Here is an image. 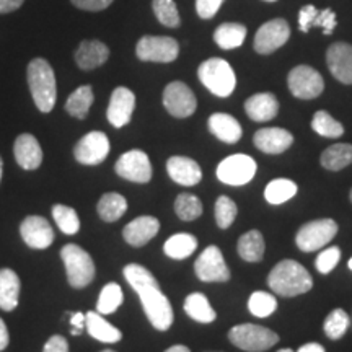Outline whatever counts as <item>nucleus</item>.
<instances>
[{
  "label": "nucleus",
  "mask_w": 352,
  "mask_h": 352,
  "mask_svg": "<svg viewBox=\"0 0 352 352\" xmlns=\"http://www.w3.org/2000/svg\"><path fill=\"white\" fill-rule=\"evenodd\" d=\"M122 272L127 283L139 296L145 316L151 321L152 327L158 331L170 329L175 318L173 308L168 297L160 290L155 276L140 264H127Z\"/></svg>",
  "instance_id": "f257e3e1"
},
{
  "label": "nucleus",
  "mask_w": 352,
  "mask_h": 352,
  "mask_svg": "<svg viewBox=\"0 0 352 352\" xmlns=\"http://www.w3.org/2000/svg\"><path fill=\"white\" fill-rule=\"evenodd\" d=\"M267 285L280 297H297L311 290L314 279L300 263L294 259H283L271 270Z\"/></svg>",
  "instance_id": "f03ea898"
},
{
  "label": "nucleus",
  "mask_w": 352,
  "mask_h": 352,
  "mask_svg": "<svg viewBox=\"0 0 352 352\" xmlns=\"http://www.w3.org/2000/svg\"><path fill=\"white\" fill-rule=\"evenodd\" d=\"M26 76L34 104L41 113H51L57 100L56 76L51 64L43 57H36L30 63Z\"/></svg>",
  "instance_id": "7ed1b4c3"
},
{
  "label": "nucleus",
  "mask_w": 352,
  "mask_h": 352,
  "mask_svg": "<svg viewBox=\"0 0 352 352\" xmlns=\"http://www.w3.org/2000/svg\"><path fill=\"white\" fill-rule=\"evenodd\" d=\"M197 77L210 94L220 96V98L230 96L236 87V76L232 65L220 57L204 60L197 69Z\"/></svg>",
  "instance_id": "20e7f679"
},
{
  "label": "nucleus",
  "mask_w": 352,
  "mask_h": 352,
  "mask_svg": "<svg viewBox=\"0 0 352 352\" xmlns=\"http://www.w3.org/2000/svg\"><path fill=\"white\" fill-rule=\"evenodd\" d=\"M228 340L233 346L246 352H264L279 342L277 333L266 327L253 323H243L233 327L228 331Z\"/></svg>",
  "instance_id": "39448f33"
},
{
  "label": "nucleus",
  "mask_w": 352,
  "mask_h": 352,
  "mask_svg": "<svg viewBox=\"0 0 352 352\" xmlns=\"http://www.w3.org/2000/svg\"><path fill=\"white\" fill-rule=\"evenodd\" d=\"M60 258L65 264L67 280L74 289H83L94 280L95 264L90 254L82 246L69 243L60 250Z\"/></svg>",
  "instance_id": "423d86ee"
},
{
  "label": "nucleus",
  "mask_w": 352,
  "mask_h": 352,
  "mask_svg": "<svg viewBox=\"0 0 352 352\" xmlns=\"http://www.w3.org/2000/svg\"><path fill=\"white\" fill-rule=\"evenodd\" d=\"M338 223L333 219H318L298 228L296 243L300 252L311 253L327 248L338 233Z\"/></svg>",
  "instance_id": "0eeeda50"
},
{
  "label": "nucleus",
  "mask_w": 352,
  "mask_h": 352,
  "mask_svg": "<svg viewBox=\"0 0 352 352\" xmlns=\"http://www.w3.org/2000/svg\"><path fill=\"white\" fill-rule=\"evenodd\" d=\"M256 170L258 165L253 157L235 153L220 162L217 166V178L219 182L228 186H243L254 178Z\"/></svg>",
  "instance_id": "6e6552de"
},
{
  "label": "nucleus",
  "mask_w": 352,
  "mask_h": 352,
  "mask_svg": "<svg viewBox=\"0 0 352 352\" xmlns=\"http://www.w3.org/2000/svg\"><path fill=\"white\" fill-rule=\"evenodd\" d=\"M135 54L144 63L170 64L179 54V44L170 36H142L135 46Z\"/></svg>",
  "instance_id": "1a4fd4ad"
},
{
  "label": "nucleus",
  "mask_w": 352,
  "mask_h": 352,
  "mask_svg": "<svg viewBox=\"0 0 352 352\" xmlns=\"http://www.w3.org/2000/svg\"><path fill=\"white\" fill-rule=\"evenodd\" d=\"M287 85L290 94L300 100H314L323 94L324 82L318 70L310 65H297L289 72Z\"/></svg>",
  "instance_id": "9d476101"
},
{
  "label": "nucleus",
  "mask_w": 352,
  "mask_h": 352,
  "mask_svg": "<svg viewBox=\"0 0 352 352\" xmlns=\"http://www.w3.org/2000/svg\"><path fill=\"white\" fill-rule=\"evenodd\" d=\"M195 272L202 283H228L232 272L228 270L219 246L210 245L197 256Z\"/></svg>",
  "instance_id": "9b49d317"
},
{
  "label": "nucleus",
  "mask_w": 352,
  "mask_h": 352,
  "mask_svg": "<svg viewBox=\"0 0 352 352\" xmlns=\"http://www.w3.org/2000/svg\"><path fill=\"white\" fill-rule=\"evenodd\" d=\"M290 38V26L284 19H274L259 26L253 47L258 54H271L283 47Z\"/></svg>",
  "instance_id": "f8f14e48"
},
{
  "label": "nucleus",
  "mask_w": 352,
  "mask_h": 352,
  "mask_svg": "<svg viewBox=\"0 0 352 352\" xmlns=\"http://www.w3.org/2000/svg\"><path fill=\"white\" fill-rule=\"evenodd\" d=\"M164 107L173 118H189L195 114L197 100L192 90L183 82H171L164 90Z\"/></svg>",
  "instance_id": "ddd939ff"
},
{
  "label": "nucleus",
  "mask_w": 352,
  "mask_h": 352,
  "mask_svg": "<svg viewBox=\"0 0 352 352\" xmlns=\"http://www.w3.org/2000/svg\"><path fill=\"white\" fill-rule=\"evenodd\" d=\"M116 173L121 178L132 183H148L152 179V164L151 158L142 151H129L122 153L120 160L114 165Z\"/></svg>",
  "instance_id": "4468645a"
},
{
  "label": "nucleus",
  "mask_w": 352,
  "mask_h": 352,
  "mask_svg": "<svg viewBox=\"0 0 352 352\" xmlns=\"http://www.w3.org/2000/svg\"><path fill=\"white\" fill-rule=\"evenodd\" d=\"M109 153V139L100 131L88 132L78 140L74 155L82 165H100Z\"/></svg>",
  "instance_id": "2eb2a0df"
},
{
  "label": "nucleus",
  "mask_w": 352,
  "mask_h": 352,
  "mask_svg": "<svg viewBox=\"0 0 352 352\" xmlns=\"http://www.w3.org/2000/svg\"><path fill=\"white\" fill-rule=\"evenodd\" d=\"M20 233L25 243L33 250H46L54 241V230L41 215L26 217L20 226Z\"/></svg>",
  "instance_id": "dca6fc26"
},
{
  "label": "nucleus",
  "mask_w": 352,
  "mask_h": 352,
  "mask_svg": "<svg viewBox=\"0 0 352 352\" xmlns=\"http://www.w3.org/2000/svg\"><path fill=\"white\" fill-rule=\"evenodd\" d=\"M135 108V95L132 94L129 88L126 87H118L116 90L111 94V98H109L107 118L109 124L113 127H124L129 124L132 113H134Z\"/></svg>",
  "instance_id": "f3484780"
},
{
  "label": "nucleus",
  "mask_w": 352,
  "mask_h": 352,
  "mask_svg": "<svg viewBox=\"0 0 352 352\" xmlns=\"http://www.w3.org/2000/svg\"><path fill=\"white\" fill-rule=\"evenodd\" d=\"M327 64L336 80L352 85V44L333 43L327 51Z\"/></svg>",
  "instance_id": "a211bd4d"
},
{
  "label": "nucleus",
  "mask_w": 352,
  "mask_h": 352,
  "mask_svg": "<svg viewBox=\"0 0 352 352\" xmlns=\"http://www.w3.org/2000/svg\"><path fill=\"white\" fill-rule=\"evenodd\" d=\"M253 144L258 151L267 153V155H279L294 144V135L283 127H264V129L256 131Z\"/></svg>",
  "instance_id": "6ab92c4d"
},
{
  "label": "nucleus",
  "mask_w": 352,
  "mask_h": 352,
  "mask_svg": "<svg viewBox=\"0 0 352 352\" xmlns=\"http://www.w3.org/2000/svg\"><path fill=\"white\" fill-rule=\"evenodd\" d=\"M338 20L336 13L331 8H324V10H318L315 6H305L298 12V26L300 32L308 33L311 28H321L323 34H331L336 28Z\"/></svg>",
  "instance_id": "aec40b11"
},
{
  "label": "nucleus",
  "mask_w": 352,
  "mask_h": 352,
  "mask_svg": "<svg viewBox=\"0 0 352 352\" xmlns=\"http://www.w3.org/2000/svg\"><path fill=\"white\" fill-rule=\"evenodd\" d=\"M158 230H160L158 219L152 217V215H140V217L127 223L122 230V236H124L126 243L140 248V246L147 245L157 235Z\"/></svg>",
  "instance_id": "412c9836"
},
{
  "label": "nucleus",
  "mask_w": 352,
  "mask_h": 352,
  "mask_svg": "<svg viewBox=\"0 0 352 352\" xmlns=\"http://www.w3.org/2000/svg\"><path fill=\"white\" fill-rule=\"evenodd\" d=\"M166 171L175 183L182 186H196L202 179V170L199 164L192 158L175 155L166 162Z\"/></svg>",
  "instance_id": "4be33fe9"
},
{
  "label": "nucleus",
  "mask_w": 352,
  "mask_h": 352,
  "mask_svg": "<svg viewBox=\"0 0 352 352\" xmlns=\"http://www.w3.org/2000/svg\"><path fill=\"white\" fill-rule=\"evenodd\" d=\"M15 160L23 170H38L43 164V151L38 139L32 134H20L15 140Z\"/></svg>",
  "instance_id": "5701e85b"
},
{
  "label": "nucleus",
  "mask_w": 352,
  "mask_h": 352,
  "mask_svg": "<svg viewBox=\"0 0 352 352\" xmlns=\"http://www.w3.org/2000/svg\"><path fill=\"white\" fill-rule=\"evenodd\" d=\"M245 111L254 122H266L274 120L279 113V101L272 94H256L245 101Z\"/></svg>",
  "instance_id": "b1692460"
},
{
  "label": "nucleus",
  "mask_w": 352,
  "mask_h": 352,
  "mask_svg": "<svg viewBox=\"0 0 352 352\" xmlns=\"http://www.w3.org/2000/svg\"><path fill=\"white\" fill-rule=\"evenodd\" d=\"M109 57V47L98 39L82 41L76 51V63L82 70H94L103 65Z\"/></svg>",
  "instance_id": "393cba45"
},
{
  "label": "nucleus",
  "mask_w": 352,
  "mask_h": 352,
  "mask_svg": "<svg viewBox=\"0 0 352 352\" xmlns=\"http://www.w3.org/2000/svg\"><path fill=\"white\" fill-rule=\"evenodd\" d=\"M208 126L215 138L226 144H236L243 134L240 122L227 113H214L209 118Z\"/></svg>",
  "instance_id": "a878e982"
},
{
  "label": "nucleus",
  "mask_w": 352,
  "mask_h": 352,
  "mask_svg": "<svg viewBox=\"0 0 352 352\" xmlns=\"http://www.w3.org/2000/svg\"><path fill=\"white\" fill-rule=\"evenodd\" d=\"M20 277L13 270H0V308L3 311L15 310L20 300Z\"/></svg>",
  "instance_id": "bb28decb"
},
{
  "label": "nucleus",
  "mask_w": 352,
  "mask_h": 352,
  "mask_svg": "<svg viewBox=\"0 0 352 352\" xmlns=\"http://www.w3.org/2000/svg\"><path fill=\"white\" fill-rule=\"evenodd\" d=\"M85 328L91 338L101 342H108V344L121 341L122 338L120 329L104 320L103 315L98 314V311H88L85 315Z\"/></svg>",
  "instance_id": "cd10ccee"
},
{
  "label": "nucleus",
  "mask_w": 352,
  "mask_h": 352,
  "mask_svg": "<svg viewBox=\"0 0 352 352\" xmlns=\"http://www.w3.org/2000/svg\"><path fill=\"white\" fill-rule=\"evenodd\" d=\"M264 236L259 230H250L243 233L239 239V245H236V252H239L240 258L246 263H259L264 258Z\"/></svg>",
  "instance_id": "c85d7f7f"
},
{
  "label": "nucleus",
  "mask_w": 352,
  "mask_h": 352,
  "mask_svg": "<svg viewBox=\"0 0 352 352\" xmlns=\"http://www.w3.org/2000/svg\"><path fill=\"white\" fill-rule=\"evenodd\" d=\"M184 311L189 318H192L197 323H212L217 318V314L210 305L209 298L201 292H195V294H189L184 300Z\"/></svg>",
  "instance_id": "c756f323"
},
{
  "label": "nucleus",
  "mask_w": 352,
  "mask_h": 352,
  "mask_svg": "<svg viewBox=\"0 0 352 352\" xmlns=\"http://www.w3.org/2000/svg\"><path fill=\"white\" fill-rule=\"evenodd\" d=\"M320 164L329 171H341L352 164V144H333L324 148Z\"/></svg>",
  "instance_id": "7c9ffc66"
},
{
  "label": "nucleus",
  "mask_w": 352,
  "mask_h": 352,
  "mask_svg": "<svg viewBox=\"0 0 352 352\" xmlns=\"http://www.w3.org/2000/svg\"><path fill=\"white\" fill-rule=\"evenodd\" d=\"M197 248V240L191 233H176V235L170 236L165 241L164 252L168 258L176 259V261H182L191 256Z\"/></svg>",
  "instance_id": "2f4dec72"
},
{
  "label": "nucleus",
  "mask_w": 352,
  "mask_h": 352,
  "mask_svg": "<svg viewBox=\"0 0 352 352\" xmlns=\"http://www.w3.org/2000/svg\"><path fill=\"white\" fill-rule=\"evenodd\" d=\"M246 26L241 23H222L214 32V41L222 50H235L245 43Z\"/></svg>",
  "instance_id": "473e14b6"
},
{
  "label": "nucleus",
  "mask_w": 352,
  "mask_h": 352,
  "mask_svg": "<svg viewBox=\"0 0 352 352\" xmlns=\"http://www.w3.org/2000/svg\"><path fill=\"white\" fill-rule=\"evenodd\" d=\"M96 210H98L100 219L104 222H116L126 214L127 201L124 196L118 195V192H107L100 197Z\"/></svg>",
  "instance_id": "72a5a7b5"
},
{
  "label": "nucleus",
  "mask_w": 352,
  "mask_h": 352,
  "mask_svg": "<svg viewBox=\"0 0 352 352\" xmlns=\"http://www.w3.org/2000/svg\"><path fill=\"white\" fill-rule=\"evenodd\" d=\"M91 103H94V90L90 85H82L72 91V95L65 101V111L72 118L83 120L90 111Z\"/></svg>",
  "instance_id": "f704fd0d"
},
{
  "label": "nucleus",
  "mask_w": 352,
  "mask_h": 352,
  "mask_svg": "<svg viewBox=\"0 0 352 352\" xmlns=\"http://www.w3.org/2000/svg\"><path fill=\"white\" fill-rule=\"evenodd\" d=\"M297 195V184L292 179L287 178H276L267 183L264 189V199L272 206H279L292 199Z\"/></svg>",
  "instance_id": "c9c22d12"
},
{
  "label": "nucleus",
  "mask_w": 352,
  "mask_h": 352,
  "mask_svg": "<svg viewBox=\"0 0 352 352\" xmlns=\"http://www.w3.org/2000/svg\"><path fill=\"white\" fill-rule=\"evenodd\" d=\"M351 329V315L342 308H334L329 311L323 323V331L331 341L341 340Z\"/></svg>",
  "instance_id": "e433bc0d"
},
{
  "label": "nucleus",
  "mask_w": 352,
  "mask_h": 352,
  "mask_svg": "<svg viewBox=\"0 0 352 352\" xmlns=\"http://www.w3.org/2000/svg\"><path fill=\"white\" fill-rule=\"evenodd\" d=\"M122 300H124V294H122L121 285L109 283L101 289L98 302H96V311L101 315L114 314L121 307Z\"/></svg>",
  "instance_id": "4c0bfd02"
},
{
  "label": "nucleus",
  "mask_w": 352,
  "mask_h": 352,
  "mask_svg": "<svg viewBox=\"0 0 352 352\" xmlns=\"http://www.w3.org/2000/svg\"><path fill=\"white\" fill-rule=\"evenodd\" d=\"M311 129L321 138L338 139L344 134V127L340 121H336L328 111H316L311 120Z\"/></svg>",
  "instance_id": "58836bf2"
},
{
  "label": "nucleus",
  "mask_w": 352,
  "mask_h": 352,
  "mask_svg": "<svg viewBox=\"0 0 352 352\" xmlns=\"http://www.w3.org/2000/svg\"><path fill=\"white\" fill-rule=\"evenodd\" d=\"M175 212L184 222H191L202 215V202L191 192H182L175 201Z\"/></svg>",
  "instance_id": "ea45409f"
},
{
  "label": "nucleus",
  "mask_w": 352,
  "mask_h": 352,
  "mask_svg": "<svg viewBox=\"0 0 352 352\" xmlns=\"http://www.w3.org/2000/svg\"><path fill=\"white\" fill-rule=\"evenodd\" d=\"M248 310L256 318H267L277 310V298L270 292L256 290L248 298Z\"/></svg>",
  "instance_id": "a19ab883"
},
{
  "label": "nucleus",
  "mask_w": 352,
  "mask_h": 352,
  "mask_svg": "<svg viewBox=\"0 0 352 352\" xmlns=\"http://www.w3.org/2000/svg\"><path fill=\"white\" fill-rule=\"evenodd\" d=\"M52 217H54L60 232L65 235H76L80 230V219H78L76 209L69 208V206L56 204L52 208Z\"/></svg>",
  "instance_id": "79ce46f5"
},
{
  "label": "nucleus",
  "mask_w": 352,
  "mask_h": 352,
  "mask_svg": "<svg viewBox=\"0 0 352 352\" xmlns=\"http://www.w3.org/2000/svg\"><path fill=\"white\" fill-rule=\"evenodd\" d=\"M152 7L157 20L164 26L176 28V26H179V23H182L175 0H152Z\"/></svg>",
  "instance_id": "37998d69"
},
{
  "label": "nucleus",
  "mask_w": 352,
  "mask_h": 352,
  "mask_svg": "<svg viewBox=\"0 0 352 352\" xmlns=\"http://www.w3.org/2000/svg\"><path fill=\"white\" fill-rule=\"evenodd\" d=\"M214 214H215V222H217L219 228H228L235 222L236 214H239V208L230 199L228 196H220L217 201H215V208H214Z\"/></svg>",
  "instance_id": "c03bdc74"
},
{
  "label": "nucleus",
  "mask_w": 352,
  "mask_h": 352,
  "mask_svg": "<svg viewBox=\"0 0 352 352\" xmlns=\"http://www.w3.org/2000/svg\"><path fill=\"white\" fill-rule=\"evenodd\" d=\"M341 259L340 246H328L323 252L318 253L315 259V267L320 274H329L338 266Z\"/></svg>",
  "instance_id": "a18cd8bd"
},
{
  "label": "nucleus",
  "mask_w": 352,
  "mask_h": 352,
  "mask_svg": "<svg viewBox=\"0 0 352 352\" xmlns=\"http://www.w3.org/2000/svg\"><path fill=\"white\" fill-rule=\"evenodd\" d=\"M223 0H196V12L202 20H209L215 16Z\"/></svg>",
  "instance_id": "49530a36"
},
{
  "label": "nucleus",
  "mask_w": 352,
  "mask_h": 352,
  "mask_svg": "<svg viewBox=\"0 0 352 352\" xmlns=\"http://www.w3.org/2000/svg\"><path fill=\"white\" fill-rule=\"evenodd\" d=\"M74 7L87 12H101L108 8L114 0H70Z\"/></svg>",
  "instance_id": "de8ad7c7"
},
{
  "label": "nucleus",
  "mask_w": 352,
  "mask_h": 352,
  "mask_svg": "<svg viewBox=\"0 0 352 352\" xmlns=\"http://www.w3.org/2000/svg\"><path fill=\"white\" fill-rule=\"evenodd\" d=\"M43 352H69V342L65 338L56 334V336H51L50 340H47L46 344H44Z\"/></svg>",
  "instance_id": "09e8293b"
},
{
  "label": "nucleus",
  "mask_w": 352,
  "mask_h": 352,
  "mask_svg": "<svg viewBox=\"0 0 352 352\" xmlns=\"http://www.w3.org/2000/svg\"><path fill=\"white\" fill-rule=\"evenodd\" d=\"M67 315L70 316V323H72V333L74 336H78V334H82L83 328H85V315L80 314V311H77V314H70L67 311Z\"/></svg>",
  "instance_id": "8fccbe9b"
},
{
  "label": "nucleus",
  "mask_w": 352,
  "mask_h": 352,
  "mask_svg": "<svg viewBox=\"0 0 352 352\" xmlns=\"http://www.w3.org/2000/svg\"><path fill=\"white\" fill-rule=\"evenodd\" d=\"M25 0H0V13H10L19 10L23 6Z\"/></svg>",
  "instance_id": "3c124183"
},
{
  "label": "nucleus",
  "mask_w": 352,
  "mask_h": 352,
  "mask_svg": "<svg viewBox=\"0 0 352 352\" xmlns=\"http://www.w3.org/2000/svg\"><path fill=\"white\" fill-rule=\"evenodd\" d=\"M8 342H10V336H8V329L3 323V320L0 318V352L6 351Z\"/></svg>",
  "instance_id": "603ef678"
},
{
  "label": "nucleus",
  "mask_w": 352,
  "mask_h": 352,
  "mask_svg": "<svg viewBox=\"0 0 352 352\" xmlns=\"http://www.w3.org/2000/svg\"><path fill=\"white\" fill-rule=\"evenodd\" d=\"M297 352H327V351H324V347L318 344V342H307V344H303Z\"/></svg>",
  "instance_id": "864d4df0"
},
{
  "label": "nucleus",
  "mask_w": 352,
  "mask_h": 352,
  "mask_svg": "<svg viewBox=\"0 0 352 352\" xmlns=\"http://www.w3.org/2000/svg\"><path fill=\"white\" fill-rule=\"evenodd\" d=\"M165 352H191V351H189V347H186V346L176 344V346L168 347V349H166Z\"/></svg>",
  "instance_id": "5fc2aeb1"
},
{
  "label": "nucleus",
  "mask_w": 352,
  "mask_h": 352,
  "mask_svg": "<svg viewBox=\"0 0 352 352\" xmlns=\"http://www.w3.org/2000/svg\"><path fill=\"white\" fill-rule=\"evenodd\" d=\"M2 170H3V162L2 158H0V182H2Z\"/></svg>",
  "instance_id": "6e6d98bb"
},
{
  "label": "nucleus",
  "mask_w": 352,
  "mask_h": 352,
  "mask_svg": "<svg viewBox=\"0 0 352 352\" xmlns=\"http://www.w3.org/2000/svg\"><path fill=\"white\" fill-rule=\"evenodd\" d=\"M277 352H294L292 349H279Z\"/></svg>",
  "instance_id": "4d7b16f0"
},
{
  "label": "nucleus",
  "mask_w": 352,
  "mask_h": 352,
  "mask_svg": "<svg viewBox=\"0 0 352 352\" xmlns=\"http://www.w3.org/2000/svg\"><path fill=\"white\" fill-rule=\"evenodd\" d=\"M347 266H349V270L352 271V258L349 259V263H347Z\"/></svg>",
  "instance_id": "13d9d810"
},
{
  "label": "nucleus",
  "mask_w": 352,
  "mask_h": 352,
  "mask_svg": "<svg viewBox=\"0 0 352 352\" xmlns=\"http://www.w3.org/2000/svg\"><path fill=\"white\" fill-rule=\"evenodd\" d=\"M101 352H114V351H111V349H104V351H101Z\"/></svg>",
  "instance_id": "bf43d9fd"
},
{
  "label": "nucleus",
  "mask_w": 352,
  "mask_h": 352,
  "mask_svg": "<svg viewBox=\"0 0 352 352\" xmlns=\"http://www.w3.org/2000/svg\"><path fill=\"white\" fill-rule=\"evenodd\" d=\"M349 197H351V202H352V189H351V192H349Z\"/></svg>",
  "instance_id": "052dcab7"
},
{
  "label": "nucleus",
  "mask_w": 352,
  "mask_h": 352,
  "mask_svg": "<svg viewBox=\"0 0 352 352\" xmlns=\"http://www.w3.org/2000/svg\"><path fill=\"white\" fill-rule=\"evenodd\" d=\"M264 2H276V0H264Z\"/></svg>",
  "instance_id": "680f3d73"
},
{
  "label": "nucleus",
  "mask_w": 352,
  "mask_h": 352,
  "mask_svg": "<svg viewBox=\"0 0 352 352\" xmlns=\"http://www.w3.org/2000/svg\"><path fill=\"white\" fill-rule=\"evenodd\" d=\"M351 329H352V316H351Z\"/></svg>",
  "instance_id": "e2e57ef3"
},
{
  "label": "nucleus",
  "mask_w": 352,
  "mask_h": 352,
  "mask_svg": "<svg viewBox=\"0 0 352 352\" xmlns=\"http://www.w3.org/2000/svg\"><path fill=\"white\" fill-rule=\"evenodd\" d=\"M210 352H219V351H210Z\"/></svg>",
  "instance_id": "0e129e2a"
}]
</instances>
